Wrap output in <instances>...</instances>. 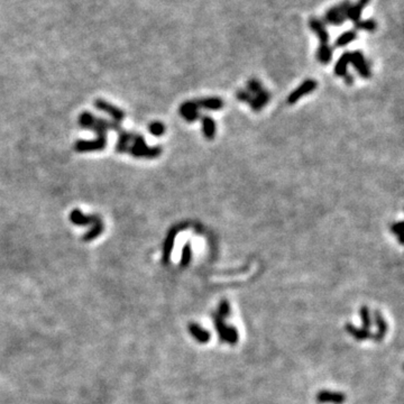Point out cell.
I'll use <instances>...</instances> for the list:
<instances>
[{
	"label": "cell",
	"mask_w": 404,
	"mask_h": 404,
	"mask_svg": "<svg viewBox=\"0 0 404 404\" xmlns=\"http://www.w3.org/2000/svg\"><path fill=\"white\" fill-rule=\"evenodd\" d=\"M351 7V2L344 1L340 5L334 6L330 8L325 15V21L327 24L334 25V26H339L343 25L347 19V10Z\"/></svg>",
	"instance_id": "cell-1"
},
{
	"label": "cell",
	"mask_w": 404,
	"mask_h": 404,
	"mask_svg": "<svg viewBox=\"0 0 404 404\" xmlns=\"http://www.w3.org/2000/svg\"><path fill=\"white\" fill-rule=\"evenodd\" d=\"M316 88V82L315 80H307L302 85L297 88L294 91L290 93V96L287 97V103L290 105L296 104L297 101H299L302 97L307 96V94L311 93L312 91Z\"/></svg>",
	"instance_id": "cell-2"
},
{
	"label": "cell",
	"mask_w": 404,
	"mask_h": 404,
	"mask_svg": "<svg viewBox=\"0 0 404 404\" xmlns=\"http://www.w3.org/2000/svg\"><path fill=\"white\" fill-rule=\"evenodd\" d=\"M316 400L319 403H333V404H344L346 402V394L341 392L328 391V389H322L316 396Z\"/></svg>",
	"instance_id": "cell-3"
},
{
	"label": "cell",
	"mask_w": 404,
	"mask_h": 404,
	"mask_svg": "<svg viewBox=\"0 0 404 404\" xmlns=\"http://www.w3.org/2000/svg\"><path fill=\"white\" fill-rule=\"evenodd\" d=\"M351 64H352V67L356 69V71L358 72L362 78L367 79L370 76V69L369 67V64L366 63V60L362 52L356 51V52L351 53Z\"/></svg>",
	"instance_id": "cell-4"
},
{
	"label": "cell",
	"mask_w": 404,
	"mask_h": 404,
	"mask_svg": "<svg viewBox=\"0 0 404 404\" xmlns=\"http://www.w3.org/2000/svg\"><path fill=\"white\" fill-rule=\"evenodd\" d=\"M199 108L198 101H187V103L181 105L180 114L187 122H195L200 117Z\"/></svg>",
	"instance_id": "cell-5"
},
{
	"label": "cell",
	"mask_w": 404,
	"mask_h": 404,
	"mask_svg": "<svg viewBox=\"0 0 404 404\" xmlns=\"http://www.w3.org/2000/svg\"><path fill=\"white\" fill-rule=\"evenodd\" d=\"M310 27H311V30L314 31L315 34L318 36V38L320 41V45L321 46L328 45L329 34H328V31L326 30L325 25H323L322 21L316 19V18H311Z\"/></svg>",
	"instance_id": "cell-6"
},
{
	"label": "cell",
	"mask_w": 404,
	"mask_h": 404,
	"mask_svg": "<svg viewBox=\"0 0 404 404\" xmlns=\"http://www.w3.org/2000/svg\"><path fill=\"white\" fill-rule=\"evenodd\" d=\"M188 330L189 333L191 334V336L194 338V339L200 344H207L210 340L211 334L208 330L203 329L202 327H200L198 323L190 322L188 325Z\"/></svg>",
	"instance_id": "cell-7"
},
{
	"label": "cell",
	"mask_w": 404,
	"mask_h": 404,
	"mask_svg": "<svg viewBox=\"0 0 404 404\" xmlns=\"http://www.w3.org/2000/svg\"><path fill=\"white\" fill-rule=\"evenodd\" d=\"M179 229H180L179 227L171 229L170 234L167 235L165 244H164V248H163V255H162V261L164 264H167L170 262L171 254H172V249L174 246V240H176V234H177V231H179Z\"/></svg>",
	"instance_id": "cell-8"
},
{
	"label": "cell",
	"mask_w": 404,
	"mask_h": 404,
	"mask_svg": "<svg viewBox=\"0 0 404 404\" xmlns=\"http://www.w3.org/2000/svg\"><path fill=\"white\" fill-rule=\"evenodd\" d=\"M374 319H375V323H376V327H377V333L373 334L372 338L375 341H381L385 337V334H386L388 326L380 311L376 310L374 312Z\"/></svg>",
	"instance_id": "cell-9"
},
{
	"label": "cell",
	"mask_w": 404,
	"mask_h": 404,
	"mask_svg": "<svg viewBox=\"0 0 404 404\" xmlns=\"http://www.w3.org/2000/svg\"><path fill=\"white\" fill-rule=\"evenodd\" d=\"M370 0H358L357 3L355 5H351L347 10V19H351L354 23H357L360 20V16H362L363 9L369 5Z\"/></svg>",
	"instance_id": "cell-10"
},
{
	"label": "cell",
	"mask_w": 404,
	"mask_h": 404,
	"mask_svg": "<svg viewBox=\"0 0 404 404\" xmlns=\"http://www.w3.org/2000/svg\"><path fill=\"white\" fill-rule=\"evenodd\" d=\"M347 333L355 338L356 340H366L369 338H372L373 334L369 330L364 329V328H357L354 325H351V322H347L345 326Z\"/></svg>",
	"instance_id": "cell-11"
},
{
	"label": "cell",
	"mask_w": 404,
	"mask_h": 404,
	"mask_svg": "<svg viewBox=\"0 0 404 404\" xmlns=\"http://www.w3.org/2000/svg\"><path fill=\"white\" fill-rule=\"evenodd\" d=\"M351 52H345L343 55L339 57V60L337 61L336 67H334V73L338 76H344L347 73V68L348 65L351 64Z\"/></svg>",
	"instance_id": "cell-12"
},
{
	"label": "cell",
	"mask_w": 404,
	"mask_h": 404,
	"mask_svg": "<svg viewBox=\"0 0 404 404\" xmlns=\"http://www.w3.org/2000/svg\"><path fill=\"white\" fill-rule=\"evenodd\" d=\"M202 132L207 140H212L216 135V123L209 116L202 117Z\"/></svg>",
	"instance_id": "cell-13"
},
{
	"label": "cell",
	"mask_w": 404,
	"mask_h": 404,
	"mask_svg": "<svg viewBox=\"0 0 404 404\" xmlns=\"http://www.w3.org/2000/svg\"><path fill=\"white\" fill-rule=\"evenodd\" d=\"M268 100H269V93L267 92V91L263 90L262 92H260L258 94H256L255 97H253V99H252V101H250L249 105L254 111H260L261 109L268 103Z\"/></svg>",
	"instance_id": "cell-14"
},
{
	"label": "cell",
	"mask_w": 404,
	"mask_h": 404,
	"mask_svg": "<svg viewBox=\"0 0 404 404\" xmlns=\"http://www.w3.org/2000/svg\"><path fill=\"white\" fill-rule=\"evenodd\" d=\"M199 107L208 109V110H220L224 107V101L220 98H206L198 101Z\"/></svg>",
	"instance_id": "cell-15"
},
{
	"label": "cell",
	"mask_w": 404,
	"mask_h": 404,
	"mask_svg": "<svg viewBox=\"0 0 404 404\" xmlns=\"http://www.w3.org/2000/svg\"><path fill=\"white\" fill-rule=\"evenodd\" d=\"M356 38H357V34H356V32H354V31L345 32L344 34H341L339 37L337 38L336 46L337 47L346 46L347 44H349V43L354 42Z\"/></svg>",
	"instance_id": "cell-16"
},
{
	"label": "cell",
	"mask_w": 404,
	"mask_h": 404,
	"mask_svg": "<svg viewBox=\"0 0 404 404\" xmlns=\"http://www.w3.org/2000/svg\"><path fill=\"white\" fill-rule=\"evenodd\" d=\"M333 59V50L329 45H320L318 50V60L322 64H328Z\"/></svg>",
	"instance_id": "cell-17"
},
{
	"label": "cell",
	"mask_w": 404,
	"mask_h": 404,
	"mask_svg": "<svg viewBox=\"0 0 404 404\" xmlns=\"http://www.w3.org/2000/svg\"><path fill=\"white\" fill-rule=\"evenodd\" d=\"M213 322H214V327H216L218 334H219L220 340L224 341V343H225V334H226V330H227V327H228L225 323V319L221 318V316L218 314H214L213 315Z\"/></svg>",
	"instance_id": "cell-18"
},
{
	"label": "cell",
	"mask_w": 404,
	"mask_h": 404,
	"mask_svg": "<svg viewBox=\"0 0 404 404\" xmlns=\"http://www.w3.org/2000/svg\"><path fill=\"white\" fill-rule=\"evenodd\" d=\"M359 315H360V318H362L363 328L369 330L370 327H372L373 325V321H372V316H370V311H369V307L363 305L359 310Z\"/></svg>",
	"instance_id": "cell-19"
},
{
	"label": "cell",
	"mask_w": 404,
	"mask_h": 404,
	"mask_svg": "<svg viewBox=\"0 0 404 404\" xmlns=\"http://www.w3.org/2000/svg\"><path fill=\"white\" fill-rule=\"evenodd\" d=\"M239 339L238 330L236 327L228 326L227 330L225 334V343H228L229 345H236Z\"/></svg>",
	"instance_id": "cell-20"
},
{
	"label": "cell",
	"mask_w": 404,
	"mask_h": 404,
	"mask_svg": "<svg viewBox=\"0 0 404 404\" xmlns=\"http://www.w3.org/2000/svg\"><path fill=\"white\" fill-rule=\"evenodd\" d=\"M355 27L357 30L366 31V32H373L375 28H376V21L373 19H367V20H359L357 23H355Z\"/></svg>",
	"instance_id": "cell-21"
},
{
	"label": "cell",
	"mask_w": 404,
	"mask_h": 404,
	"mask_svg": "<svg viewBox=\"0 0 404 404\" xmlns=\"http://www.w3.org/2000/svg\"><path fill=\"white\" fill-rule=\"evenodd\" d=\"M191 257H192L191 245H190V243H188V244H185V246L183 247V250H182V256H181V266H182V267L188 266V265L190 264Z\"/></svg>",
	"instance_id": "cell-22"
},
{
	"label": "cell",
	"mask_w": 404,
	"mask_h": 404,
	"mask_svg": "<svg viewBox=\"0 0 404 404\" xmlns=\"http://www.w3.org/2000/svg\"><path fill=\"white\" fill-rule=\"evenodd\" d=\"M263 87H262L261 82L258 81L256 79H250L248 83H247V91L250 93H255V94H258L260 92L263 91Z\"/></svg>",
	"instance_id": "cell-23"
},
{
	"label": "cell",
	"mask_w": 404,
	"mask_h": 404,
	"mask_svg": "<svg viewBox=\"0 0 404 404\" xmlns=\"http://www.w3.org/2000/svg\"><path fill=\"white\" fill-rule=\"evenodd\" d=\"M218 315H219L221 318L226 319L230 316V304L227 300H223L219 304V310H218Z\"/></svg>",
	"instance_id": "cell-24"
},
{
	"label": "cell",
	"mask_w": 404,
	"mask_h": 404,
	"mask_svg": "<svg viewBox=\"0 0 404 404\" xmlns=\"http://www.w3.org/2000/svg\"><path fill=\"white\" fill-rule=\"evenodd\" d=\"M164 125L161 123H153L150 126V132L155 136H161V135L164 134Z\"/></svg>",
	"instance_id": "cell-25"
},
{
	"label": "cell",
	"mask_w": 404,
	"mask_h": 404,
	"mask_svg": "<svg viewBox=\"0 0 404 404\" xmlns=\"http://www.w3.org/2000/svg\"><path fill=\"white\" fill-rule=\"evenodd\" d=\"M392 231L394 232V235H396L398 236V238H399V242H400V244H403V223L402 221H399V223H396V224H393V226H392Z\"/></svg>",
	"instance_id": "cell-26"
},
{
	"label": "cell",
	"mask_w": 404,
	"mask_h": 404,
	"mask_svg": "<svg viewBox=\"0 0 404 404\" xmlns=\"http://www.w3.org/2000/svg\"><path fill=\"white\" fill-rule=\"evenodd\" d=\"M237 99L239 101H243V103L250 104V101L253 99V96L252 93L248 92L247 90H240L237 92Z\"/></svg>",
	"instance_id": "cell-27"
},
{
	"label": "cell",
	"mask_w": 404,
	"mask_h": 404,
	"mask_svg": "<svg viewBox=\"0 0 404 404\" xmlns=\"http://www.w3.org/2000/svg\"><path fill=\"white\" fill-rule=\"evenodd\" d=\"M344 76L346 79V82H347V85H351V83H352V75H351L349 73H346Z\"/></svg>",
	"instance_id": "cell-28"
}]
</instances>
